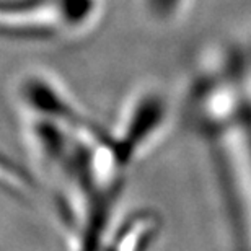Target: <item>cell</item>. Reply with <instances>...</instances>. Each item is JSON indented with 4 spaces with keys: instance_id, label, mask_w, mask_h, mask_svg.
Listing matches in <instances>:
<instances>
[{
    "instance_id": "5",
    "label": "cell",
    "mask_w": 251,
    "mask_h": 251,
    "mask_svg": "<svg viewBox=\"0 0 251 251\" xmlns=\"http://www.w3.org/2000/svg\"><path fill=\"white\" fill-rule=\"evenodd\" d=\"M199 0H134L139 17L149 26L158 29L176 28L198 7Z\"/></svg>"
},
{
    "instance_id": "4",
    "label": "cell",
    "mask_w": 251,
    "mask_h": 251,
    "mask_svg": "<svg viewBox=\"0 0 251 251\" xmlns=\"http://www.w3.org/2000/svg\"><path fill=\"white\" fill-rule=\"evenodd\" d=\"M163 233V219L152 207H137L118 215L104 240L103 250L144 251L153 248Z\"/></svg>"
},
{
    "instance_id": "2",
    "label": "cell",
    "mask_w": 251,
    "mask_h": 251,
    "mask_svg": "<svg viewBox=\"0 0 251 251\" xmlns=\"http://www.w3.org/2000/svg\"><path fill=\"white\" fill-rule=\"evenodd\" d=\"M106 0H0V39L28 44H75L92 38Z\"/></svg>"
},
{
    "instance_id": "1",
    "label": "cell",
    "mask_w": 251,
    "mask_h": 251,
    "mask_svg": "<svg viewBox=\"0 0 251 251\" xmlns=\"http://www.w3.org/2000/svg\"><path fill=\"white\" fill-rule=\"evenodd\" d=\"M178 116L202 158L224 247L251 250V65L227 36L191 57Z\"/></svg>"
},
{
    "instance_id": "3",
    "label": "cell",
    "mask_w": 251,
    "mask_h": 251,
    "mask_svg": "<svg viewBox=\"0 0 251 251\" xmlns=\"http://www.w3.org/2000/svg\"><path fill=\"white\" fill-rule=\"evenodd\" d=\"M176 114L175 100L158 82H139L126 93L113 124L108 126L111 142L126 167L132 170L160 147Z\"/></svg>"
}]
</instances>
